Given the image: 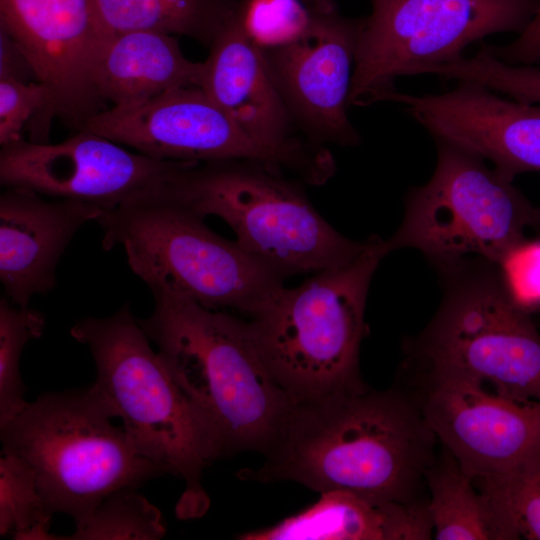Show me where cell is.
Returning <instances> with one entry per match:
<instances>
[{
    "label": "cell",
    "instance_id": "obj_8",
    "mask_svg": "<svg viewBox=\"0 0 540 540\" xmlns=\"http://www.w3.org/2000/svg\"><path fill=\"white\" fill-rule=\"evenodd\" d=\"M171 188L202 217L225 221L242 248L285 278L341 266L366 246L334 229L282 172L260 163H197Z\"/></svg>",
    "mask_w": 540,
    "mask_h": 540
},
{
    "label": "cell",
    "instance_id": "obj_28",
    "mask_svg": "<svg viewBox=\"0 0 540 540\" xmlns=\"http://www.w3.org/2000/svg\"><path fill=\"white\" fill-rule=\"evenodd\" d=\"M492 263L508 300L529 315L540 313V237L524 236Z\"/></svg>",
    "mask_w": 540,
    "mask_h": 540
},
{
    "label": "cell",
    "instance_id": "obj_33",
    "mask_svg": "<svg viewBox=\"0 0 540 540\" xmlns=\"http://www.w3.org/2000/svg\"><path fill=\"white\" fill-rule=\"evenodd\" d=\"M529 228L533 230L534 235L540 237V207L534 206Z\"/></svg>",
    "mask_w": 540,
    "mask_h": 540
},
{
    "label": "cell",
    "instance_id": "obj_7",
    "mask_svg": "<svg viewBox=\"0 0 540 540\" xmlns=\"http://www.w3.org/2000/svg\"><path fill=\"white\" fill-rule=\"evenodd\" d=\"M436 270L442 300L423 331L405 342V367L540 401V331L505 296L493 263L472 256Z\"/></svg>",
    "mask_w": 540,
    "mask_h": 540
},
{
    "label": "cell",
    "instance_id": "obj_20",
    "mask_svg": "<svg viewBox=\"0 0 540 540\" xmlns=\"http://www.w3.org/2000/svg\"><path fill=\"white\" fill-rule=\"evenodd\" d=\"M433 537L428 500L375 502L343 490L278 524L247 532L244 540H426Z\"/></svg>",
    "mask_w": 540,
    "mask_h": 540
},
{
    "label": "cell",
    "instance_id": "obj_12",
    "mask_svg": "<svg viewBox=\"0 0 540 540\" xmlns=\"http://www.w3.org/2000/svg\"><path fill=\"white\" fill-rule=\"evenodd\" d=\"M82 130L158 160L249 161L302 178L293 160L250 137L200 87L171 90L132 107L107 108Z\"/></svg>",
    "mask_w": 540,
    "mask_h": 540
},
{
    "label": "cell",
    "instance_id": "obj_17",
    "mask_svg": "<svg viewBox=\"0 0 540 540\" xmlns=\"http://www.w3.org/2000/svg\"><path fill=\"white\" fill-rule=\"evenodd\" d=\"M388 100L403 105L432 137L474 151L508 180L540 172V103L504 99L471 81L440 94L395 91Z\"/></svg>",
    "mask_w": 540,
    "mask_h": 540
},
{
    "label": "cell",
    "instance_id": "obj_6",
    "mask_svg": "<svg viewBox=\"0 0 540 540\" xmlns=\"http://www.w3.org/2000/svg\"><path fill=\"white\" fill-rule=\"evenodd\" d=\"M112 418L91 387L45 393L0 427L2 450L33 470L50 510L76 526L108 495L165 474Z\"/></svg>",
    "mask_w": 540,
    "mask_h": 540
},
{
    "label": "cell",
    "instance_id": "obj_3",
    "mask_svg": "<svg viewBox=\"0 0 540 540\" xmlns=\"http://www.w3.org/2000/svg\"><path fill=\"white\" fill-rule=\"evenodd\" d=\"M139 320L166 368L218 430L225 454L264 453L293 402L265 364L249 321L167 292Z\"/></svg>",
    "mask_w": 540,
    "mask_h": 540
},
{
    "label": "cell",
    "instance_id": "obj_26",
    "mask_svg": "<svg viewBox=\"0 0 540 540\" xmlns=\"http://www.w3.org/2000/svg\"><path fill=\"white\" fill-rule=\"evenodd\" d=\"M472 481L511 521L520 538L540 540V452L509 470Z\"/></svg>",
    "mask_w": 540,
    "mask_h": 540
},
{
    "label": "cell",
    "instance_id": "obj_10",
    "mask_svg": "<svg viewBox=\"0 0 540 540\" xmlns=\"http://www.w3.org/2000/svg\"><path fill=\"white\" fill-rule=\"evenodd\" d=\"M361 22L349 104L385 101L401 76L463 57L471 43L521 33L540 0H369Z\"/></svg>",
    "mask_w": 540,
    "mask_h": 540
},
{
    "label": "cell",
    "instance_id": "obj_23",
    "mask_svg": "<svg viewBox=\"0 0 540 540\" xmlns=\"http://www.w3.org/2000/svg\"><path fill=\"white\" fill-rule=\"evenodd\" d=\"M53 512L46 504L33 470L18 456L0 457V534L18 540H52Z\"/></svg>",
    "mask_w": 540,
    "mask_h": 540
},
{
    "label": "cell",
    "instance_id": "obj_9",
    "mask_svg": "<svg viewBox=\"0 0 540 540\" xmlns=\"http://www.w3.org/2000/svg\"><path fill=\"white\" fill-rule=\"evenodd\" d=\"M433 139L435 170L408 192L402 223L386 240L389 252L415 248L435 268L472 256L492 262L526 236L534 206L479 154Z\"/></svg>",
    "mask_w": 540,
    "mask_h": 540
},
{
    "label": "cell",
    "instance_id": "obj_31",
    "mask_svg": "<svg viewBox=\"0 0 540 540\" xmlns=\"http://www.w3.org/2000/svg\"><path fill=\"white\" fill-rule=\"evenodd\" d=\"M497 59L511 65H531L540 62V3L525 29L506 45L483 44Z\"/></svg>",
    "mask_w": 540,
    "mask_h": 540
},
{
    "label": "cell",
    "instance_id": "obj_14",
    "mask_svg": "<svg viewBox=\"0 0 540 540\" xmlns=\"http://www.w3.org/2000/svg\"><path fill=\"white\" fill-rule=\"evenodd\" d=\"M361 22L341 16L332 0H319L299 36L262 48L294 122L315 144L360 142L347 108Z\"/></svg>",
    "mask_w": 540,
    "mask_h": 540
},
{
    "label": "cell",
    "instance_id": "obj_13",
    "mask_svg": "<svg viewBox=\"0 0 540 540\" xmlns=\"http://www.w3.org/2000/svg\"><path fill=\"white\" fill-rule=\"evenodd\" d=\"M413 396L441 445L472 480L540 452V401L509 397L476 380L417 371Z\"/></svg>",
    "mask_w": 540,
    "mask_h": 540
},
{
    "label": "cell",
    "instance_id": "obj_2",
    "mask_svg": "<svg viewBox=\"0 0 540 540\" xmlns=\"http://www.w3.org/2000/svg\"><path fill=\"white\" fill-rule=\"evenodd\" d=\"M70 335L89 348L96 366L90 387L122 420L134 447L165 473L184 480L178 517L201 516L209 505L201 476L225 454L222 439L153 350L129 305L108 317L77 321Z\"/></svg>",
    "mask_w": 540,
    "mask_h": 540
},
{
    "label": "cell",
    "instance_id": "obj_19",
    "mask_svg": "<svg viewBox=\"0 0 540 540\" xmlns=\"http://www.w3.org/2000/svg\"><path fill=\"white\" fill-rule=\"evenodd\" d=\"M203 62L185 57L171 34L129 31L100 40L93 85L114 108L143 104L163 93L201 87Z\"/></svg>",
    "mask_w": 540,
    "mask_h": 540
},
{
    "label": "cell",
    "instance_id": "obj_24",
    "mask_svg": "<svg viewBox=\"0 0 540 540\" xmlns=\"http://www.w3.org/2000/svg\"><path fill=\"white\" fill-rule=\"evenodd\" d=\"M165 533L159 509L134 488H126L108 495L72 534L59 539L158 540Z\"/></svg>",
    "mask_w": 540,
    "mask_h": 540
},
{
    "label": "cell",
    "instance_id": "obj_30",
    "mask_svg": "<svg viewBox=\"0 0 540 540\" xmlns=\"http://www.w3.org/2000/svg\"><path fill=\"white\" fill-rule=\"evenodd\" d=\"M50 100L49 89L39 81L0 80L1 147L23 140L22 131L29 122L30 141L38 143Z\"/></svg>",
    "mask_w": 540,
    "mask_h": 540
},
{
    "label": "cell",
    "instance_id": "obj_11",
    "mask_svg": "<svg viewBox=\"0 0 540 540\" xmlns=\"http://www.w3.org/2000/svg\"><path fill=\"white\" fill-rule=\"evenodd\" d=\"M56 143L20 140L1 147L0 183L103 210L172 182L197 162L158 160L80 130Z\"/></svg>",
    "mask_w": 540,
    "mask_h": 540
},
{
    "label": "cell",
    "instance_id": "obj_18",
    "mask_svg": "<svg viewBox=\"0 0 540 540\" xmlns=\"http://www.w3.org/2000/svg\"><path fill=\"white\" fill-rule=\"evenodd\" d=\"M102 211L83 201H48L30 189L5 187L0 195V281L6 297L29 307L33 296L50 292L73 237Z\"/></svg>",
    "mask_w": 540,
    "mask_h": 540
},
{
    "label": "cell",
    "instance_id": "obj_16",
    "mask_svg": "<svg viewBox=\"0 0 540 540\" xmlns=\"http://www.w3.org/2000/svg\"><path fill=\"white\" fill-rule=\"evenodd\" d=\"M0 19L50 91L46 122L80 130L106 109L92 78L100 36L91 0H0Z\"/></svg>",
    "mask_w": 540,
    "mask_h": 540
},
{
    "label": "cell",
    "instance_id": "obj_5",
    "mask_svg": "<svg viewBox=\"0 0 540 540\" xmlns=\"http://www.w3.org/2000/svg\"><path fill=\"white\" fill-rule=\"evenodd\" d=\"M389 253L386 240L373 234L355 259L296 287L283 285L249 318L265 364L293 403L364 385L359 351L366 300Z\"/></svg>",
    "mask_w": 540,
    "mask_h": 540
},
{
    "label": "cell",
    "instance_id": "obj_4",
    "mask_svg": "<svg viewBox=\"0 0 540 540\" xmlns=\"http://www.w3.org/2000/svg\"><path fill=\"white\" fill-rule=\"evenodd\" d=\"M172 182L103 210L96 219L102 248L121 246L130 269L152 293H171L250 318L285 277L236 240L213 232L175 195Z\"/></svg>",
    "mask_w": 540,
    "mask_h": 540
},
{
    "label": "cell",
    "instance_id": "obj_32",
    "mask_svg": "<svg viewBox=\"0 0 540 540\" xmlns=\"http://www.w3.org/2000/svg\"><path fill=\"white\" fill-rule=\"evenodd\" d=\"M32 78L37 80L26 54L14 39L0 28V80L30 82Z\"/></svg>",
    "mask_w": 540,
    "mask_h": 540
},
{
    "label": "cell",
    "instance_id": "obj_22",
    "mask_svg": "<svg viewBox=\"0 0 540 540\" xmlns=\"http://www.w3.org/2000/svg\"><path fill=\"white\" fill-rule=\"evenodd\" d=\"M100 40L129 31L192 37L210 47L235 13L232 0H91Z\"/></svg>",
    "mask_w": 540,
    "mask_h": 540
},
{
    "label": "cell",
    "instance_id": "obj_1",
    "mask_svg": "<svg viewBox=\"0 0 540 540\" xmlns=\"http://www.w3.org/2000/svg\"><path fill=\"white\" fill-rule=\"evenodd\" d=\"M437 441L410 391L362 385L293 403L264 451L263 466L239 477L411 504L428 499L420 492Z\"/></svg>",
    "mask_w": 540,
    "mask_h": 540
},
{
    "label": "cell",
    "instance_id": "obj_15",
    "mask_svg": "<svg viewBox=\"0 0 540 540\" xmlns=\"http://www.w3.org/2000/svg\"><path fill=\"white\" fill-rule=\"evenodd\" d=\"M239 6L210 45L200 88L250 137L293 160L303 181L323 184L335 172L334 159L322 146L294 135V120Z\"/></svg>",
    "mask_w": 540,
    "mask_h": 540
},
{
    "label": "cell",
    "instance_id": "obj_29",
    "mask_svg": "<svg viewBox=\"0 0 540 540\" xmlns=\"http://www.w3.org/2000/svg\"><path fill=\"white\" fill-rule=\"evenodd\" d=\"M239 9L246 31L263 49L295 39L311 18L299 0H245Z\"/></svg>",
    "mask_w": 540,
    "mask_h": 540
},
{
    "label": "cell",
    "instance_id": "obj_25",
    "mask_svg": "<svg viewBox=\"0 0 540 540\" xmlns=\"http://www.w3.org/2000/svg\"><path fill=\"white\" fill-rule=\"evenodd\" d=\"M45 317L37 310L0 299V427L25 407L20 359L26 344L42 336Z\"/></svg>",
    "mask_w": 540,
    "mask_h": 540
},
{
    "label": "cell",
    "instance_id": "obj_27",
    "mask_svg": "<svg viewBox=\"0 0 540 540\" xmlns=\"http://www.w3.org/2000/svg\"><path fill=\"white\" fill-rule=\"evenodd\" d=\"M440 73L444 78L481 84L517 101L540 103V69L505 63L483 44L474 56L442 65Z\"/></svg>",
    "mask_w": 540,
    "mask_h": 540
},
{
    "label": "cell",
    "instance_id": "obj_21",
    "mask_svg": "<svg viewBox=\"0 0 540 540\" xmlns=\"http://www.w3.org/2000/svg\"><path fill=\"white\" fill-rule=\"evenodd\" d=\"M426 472L428 510L437 540H514L511 521L466 475L442 446Z\"/></svg>",
    "mask_w": 540,
    "mask_h": 540
}]
</instances>
